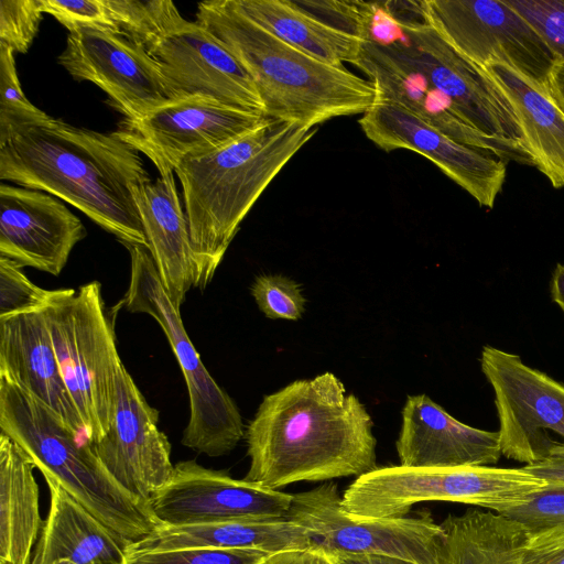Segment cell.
<instances>
[{
	"label": "cell",
	"instance_id": "cell-1",
	"mask_svg": "<svg viewBox=\"0 0 564 564\" xmlns=\"http://www.w3.org/2000/svg\"><path fill=\"white\" fill-rule=\"evenodd\" d=\"M373 422L332 372L268 394L250 421L243 479L275 489L361 476L376 467Z\"/></svg>",
	"mask_w": 564,
	"mask_h": 564
},
{
	"label": "cell",
	"instance_id": "cell-2",
	"mask_svg": "<svg viewBox=\"0 0 564 564\" xmlns=\"http://www.w3.org/2000/svg\"><path fill=\"white\" fill-rule=\"evenodd\" d=\"M0 180L58 197L121 243L148 248L135 193L151 178L116 132L54 118L23 129L0 145Z\"/></svg>",
	"mask_w": 564,
	"mask_h": 564
},
{
	"label": "cell",
	"instance_id": "cell-3",
	"mask_svg": "<svg viewBox=\"0 0 564 564\" xmlns=\"http://www.w3.org/2000/svg\"><path fill=\"white\" fill-rule=\"evenodd\" d=\"M316 131L317 127L271 119L176 166L194 254V288L209 284L248 212Z\"/></svg>",
	"mask_w": 564,
	"mask_h": 564
},
{
	"label": "cell",
	"instance_id": "cell-4",
	"mask_svg": "<svg viewBox=\"0 0 564 564\" xmlns=\"http://www.w3.org/2000/svg\"><path fill=\"white\" fill-rule=\"evenodd\" d=\"M196 17L247 70L263 113L272 119L316 128L336 117L362 115L375 104L369 80L290 46L229 0L200 2Z\"/></svg>",
	"mask_w": 564,
	"mask_h": 564
},
{
	"label": "cell",
	"instance_id": "cell-5",
	"mask_svg": "<svg viewBox=\"0 0 564 564\" xmlns=\"http://www.w3.org/2000/svg\"><path fill=\"white\" fill-rule=\"evenodd\" d=\"M0 430L52 479L105 524L133 542L162 523L150 502L128 492L108 473L89 442L79 441L44 404L0 377Z\"/></svg>",
	"mask_w": 564,
	"mask_h": 564
},
{
	"label": "cell",
	"instance_id": "cell-6",
	"mask_svg": "<svg viewBox=\"0 0 564 564\" xmlns=\"http://www.w3.org/2000/svg\"><path fill=\"white\" fill-rule=\"evenodd\" d=\"M67 390L89 443L109 430L123 364L106 314L101 285L93 281L78 290H53L43 308Z\"/></svg>",
	"mask_w": 564,
	"mask_h": 564
},
{
	"label": "cell",
	"instance_id": "cell-7",
	"mask_svg": "<svg viewBox=\"0 0 564 564\" xmlns=\"http://www.w3.org/2000/svg\"><path fill=\"white\" fill-rule=\"evenodd\" d=\"M546 482L520 468L387 466L356 478L341 496L345 512L364 518L405 517L420 502L475 505L499 512L522 503Z\"/></svg>",
	"mask_w": 564,
	"mask_h": 564
},
{
	"label": "cell",
	"instance_id": "cell-8",
	"mask_svg": "<svg viewBox=\"0 0 564 564\" xmlns=\"http://www.w3.org/2000/svg\"><path fill=\"white\" fill-rule=\"evenodd\" d=\"M130 254V280L123 297L131 313L152 316L161 326L184 376L189 398V420L182 444L195 452L218 457L231 452L243 436L240 412L207 371L192 344L180 310L171 302L149 249L122 243Z\"/></svg>",
	"mask_w": 564,
	"mask_h": 564
},
{
	"label": "cell",
	"instance_id": "cell-9",
	"mask_svg": "<svg viewBox=\"0 0 564 564\" xmlns=\"http://www.w3.org/2000/svg\"><path fill=\"white\" fill-rule=\"evenodd\" d=\"M286 519L307 531L311 547L330 556L381 555L445 564V532L429 511L381 519L352 516L343 510L335 482L293 495Z\"/></svg>",
	"mask_w": 564,
	"mask_h": 564
},
{
	"label": "cell",
	"instance_id": "cell-10",
	"mask_svg": "<svg viewBox=\"0 0 564 564\" xmlns=\"http://www.w3.org/2000/svg\"><path fill=\"white\" fill-rule=\"evenodd\" d=\"M395 24L401 36L388 41L447 99L455 115L508 150L516 162L534 166L509 101L485 69L457 53L425 22Z\"/></svg>",
	"mask_w": 564,
	"mask_h": 564
},
{
	"label": "cell",
	"instance_id": "cell-11",
	"mask_svg": "<svg viewBox=\"0 0 564 564\" xmlns=\"http://www.w3.org/2000/svg\"><path fill=\"white\" fill-rule=\"evenodd\" d=\"M426 24L484 68L505 64L547 90L555 61L534 29L505 0L422 1Z\"/></svg>",
	"mask_w": 564,
	"mask_h": 564
},
{
	"label": "cell",
	"instance_id": "cell-12",
	"mask_svg": "<svg viewBox=\"0 0 564 564\" xmlns=\"http://www.w3.org/2000/svg\"><path fill=\"white\" fill-rule=\"evenodd\" d=\"M481 371L495 393L502 456L524 465L546 458L564 440V383L525 365L519 355L484 346Z\"/></svg>",
	"mask_w": 564,
	"mask_h": 564
},
{
	"label": "cell",
	"instance_id": "cell-13",
	"mask_svg": "<svg viewBox=\"0 0 564 564\" xmlns=\"http://www.w3.org/2000/svg\"><path fill=\"white\" fill-rule=\"evenodd\" d=\"M271 119L203 96H186L141 118L124 119L115 132L164 176L174 173L184 159L225 147Z\"/></svg>",
	"mask_w": 564,
	"mask_h": 564
},
{
	"label": "cell",
	"instance_id": "cell-14",
	"mask_svg": "<svg viewBox=\"0 0 564 564\" xmlns=\"http://www.w3.org/2000/svg\"><path fill=\"white\" fill-rule=\"evenodd\" d=\"M58 64L74 79L102 89L126 119L141 118L178 98L159 63L121 32L91 28L69 32Z\"/></svg>",
	"mask_w": 564,
	"mask_h": 564
},
{
	"label": "cell",
	"instance_id": "cell-15",
	"mask_svg": "<svg viewBox=\"0 0 564 564\" xmlns=\"http://www.w3.org/2000/svg\"><path fill=\"white\" fill-rule=\"evenodd\" d=\"M293 495L235 479L195 460L174 465L170 481L150 499L162 525L286 518Z\"/></svg>",
	"mask_w": 564,
	"mask_h": 564
},
{
	"label": "cell",
	"instance_id": "cell-16",
	"mask_svg": "<svg viewBox=\"0 0 564 564\" xmlns=\"http://www.w3.org/2000/svg\"><path fill=\"white\" fill-rule=\"evenodd\" d=\"M358 123L366 137L389 152L406 149L432 161L476 202L492 208L506 180V162L492 153L454 140L409 110L375 102Z\"/></svg>",
	"mask_w": 564,
	"mask_h": 564
},
{
	"label": "cell",
	"instance_id": "cell-17",
	"mask_svg": "<svg viewBox=\"0 0 564 564\" xmlns=\"http://www.w3.org/2000/svg\"><path fill=\"white\" fill-rule=\"evenodd\" d=\"M108 473L132 496L150 501L172 478L171 444L152 408L122 364L107 433L89 443Z\"/></svg>",
	"mask_w": 564,
	"mask_h": 564
},
{
	"label": "cell",
	"instance_id": "cell-18",
	"mask_svg": "<svg viewBox=\"0 0 564 564\" xmlns=\"http://www.w3.org/2000/svg\"><path fill=\"white\" fill-rule=\"evenodd\" d=\"M149 53L159 63L178 98L203 96L227 106L263 113L262 102L247 70L199 23L186 21Z\"/></svg>",
	"mask_w": 564,
	"mask_h": 564
},
{
	"label": "cell",
	"instance_id": "cell-19",
	"mask_svg": "<svg viewBox=\"0 0 564 564\" xmlns=\"http://www.w3.org/2000/svg\"><path fill=\"white\" fill-rule=\"evenodd\" d=\"M87 231L55 196L42 191L0 185V256L20 267L58 275Z\"/></svg>",
	"mask_w": 564,
	"mask_h": 564
},
{
	"label": "cell",
	"instance_id": "cell-20",
	"mask_svg": "<svg viewBox=\"0 0 564 564\" xmlns=\"http://www.w3.org/2000/svg\"><path fill=\"white\" fill-rule=\"evenodd\" d=\"M369 78L375 102L398 105L454 140L488 151L502 161H516L500 144L482 137L462 121L451 104L404 58L391 41H361L352 63Z\"/></svg>",
	"mask_w": 564,
	"mask_h": 564
},
{
	"label": "cell",
	"instance_id": "cell-21",
	"mask_svg": "<svg viewBox=\"0 0 564 564\" xmlns=\"http://www.w3.org/2000/svg\"><path fill=\"white\" fill-rule=\"evenodd\" d=\"M395 447L401 466L419 468L489 466L502 455L498 431L459 422L426 394L408 397Z\"/></svg>",
	"mask_w": 564,
	"mask_h": 564
},
{
	"label": "cell",
	"instance_id": "cell-22",
	"mask_svg": "<svg viewBox=\"0 0 564 564\" xmlns=\"http://www.w3.org/2000/svg\"><path fill=\"white\" fill-rule=\"evenodd\" d=\"M0 377L48 408L75 434L85 435L43 310L0 318Z\"/></svg>",
	"mask_w": 564,
	"mask_h": 564
},
{
	"label": "cell",
	"instance_id": "cell-23",
	"mask_svg": "<svg viewBox=\"0 0 564 564\" xmlns=\"http://www.w3.org/2000/svg\"><path fill=\"white\" fill-rule=\"evenodd\" d=\"M135 200L160 280L180 310L194 286L195 263L174 173L144 183L135 193Z\"/></svg>",
	"mask_w": 564,
	"mask_h": 564
},
{
	"label": "cell",
	"instance_id": "cell-24",
	"mask_svg": "<svg viewBox=\"0 0 564 564\" xmlns=\"http://www.w3.org/2000/svg\"><path fill=\"white\" fill-rule=\"evenodd\" d=\"M45 480L50 490V510L37 542L42 564L57 560L74 564H127L133 541L96 518L58 482Z\"/></svg>",
	"mask_w": 564,
	"mask_h": 564
},
{
	"label": "cell",
	"instance_id": "cell-25",
	"mask_svg": "<svg viewBox=\"0 0 564 564\" xmlns=\"http://www.w3.org/2000/svg\"><path fill=\"white\" fill-rule=\"evenodd\" d=\"M186 547L248 549L269 555L311 547L307 531L283 519H246L189 525H162L133 542L129 551L149 552Z\"/></svg>",
	"mask_w": 564,
	"mask_h": 564
},
{
	"label": "cell",
	"instance_id": "cell-26",
	"mask_svg": "<svg viewBox=\"0 0 564 564\" xmlns=\"http://www.w3.org/2000/svg\"><path fill=\"white\" fill-rule=\"evenodd\" d=\"M485 72L509 101L533 165L554 188L564 187V113L549 91L513 68L489 64Z\"/></svg>",
	"mask_w": 564,
	"mask_h": 564
},
{
	"label": "cell",
	"instance_id": "cell-27",
	"mask_svg": "<svg viewBox=\"0 0 564 564\" xmlns=\"http://www.w3.org/2000/svg\"><path fill=\"white\" fill-rule=\"evenodd\" d=\"M35 466L23 449L0 432V564H30L43 529Z\"/></svg>",
	"mask_w": 564,
	"mask_h": 564
},
{
	"label": "cell",
	"instance_id": "cell-28",
	"mask_svg": "<svg viewBox=\"0 0 564 564\" xmlns=\"http://www.w3.org/2000/svg\"><path fill=\"white\" fill-rule=\"evenodd\" d=\"M250 21L290 46L324 63L343 66L358 57L361 40L325 25L289 0H229Z\"/></svg>",
	"mask_w": 564,
	"mask_h": 564
},
{
	"label": "cell",
	"instance_id": "cell-29",
	"mask_svg": "<svg viewBox=\"0 0 564 564\" xmlns=\"http://www.w3.org/2000/svg\"><path fill=\"white\" fill-rule=\"evenodd\" d=\"M441 527L445 564H522L529 532L506 516L469 509L448 514Z\"/></svg>",
	"mask_w": 564,
	"mask_h": 564
},
{
	"label": "cell",
	"instance_id": "cell-30",
	"mask_svg": "<svg viewBox=\"0 0 564 564\" xmlns=\"http://www.w3.org/2000/svg\"><path fill=\"white\" fill-rule=\"evenodd\" d=\"M120 32L148 52L186 20L170 0H106Z\"/></svg>",
	"mask_w": 564,
	"mask_h": 564
},
{
	"label": "cell",
	"instance_id": "cell-31",
	"mask_svg": "<svg viewBox=\"0 0 564 564\" xmlns=\"http://www.w3.org/2000/svg\"><path fill=\"white\" fill-rule=\"evenodd\" d=\"M52 119L25 97L18 77L14 52L0 44V145L21 130Z\"/></svg>",
	"mask_w": 564,
	"mask_h": 564
},
{
	"label": "cell",
	"instance_id": "cell-32",
	"mask_svg": "<svg viewBox=\"0 0 564 564\" xmlns=\"http://www.w3.org/2000/svg\"><path fill=\"white\" fill-rule=\"evenodd\" d=\"M325 25L365 41L369 37L377 2L348 0H289Z\"/></svg>",
	"mask_w": 564,
	"mask_h": 564
},
{
	"label": "cell",
	"instance_id": "cell-33",
	"mask_svg": "<svg viewBox=\"0 0 564 564\" xmlns=\"http://www.w3.org/2000/svg\"><path fill=\"white\" fill-rule=\"evenodd\" d=\"M269 554L248 549L186 547L167 551L128 550L127 564H262Z\"/></svg>",
	"mask_w": 564,
	"mask_h": 564
},
{
	"label": "cell",
	"instance_id": "cell-34",
	"mask_svg": "<svg viewBox=\"0 0 564 564\" xmlns=\"http://www.w3.org/2000/svg\"><path fill=\"white\" fill-rule=\"evenodd\" d=\"M22 267L0 256V318L43 310L53 291L34 284Z\"/></svg>",
	"mask_w": 564,
	"mask_h": 564
},
{
	"label": "cell",
	"instance_id": "cell-35",
	"mask_svg": "<svg viewBox=\"0 0 564 564\" xmlns=\"http://www.w3.org/2000/svg\"><path fill=\"white\" fill-rule=\"evenodd\" d=\"M497 513L519 522L529 533L564 527V484H545L522 503Z\"/></svg>",
	"mask_w": 564,
	"mask_h": 564
},
{
	"label": "cell",
	"instance_id": "cell-36",
	"mask_svg": "<svg viewBox=\"0 0 564 564\" xmlns=\"http://www.w3.org/2000/svg\"><path fill=\"white\" fill-rule=\"evenodd\" d=\"M251 294L259 310L272 319L296 321L305 310L300 285L280 274L258 276L251 286Z\"/></svg>",
	"mask_w": 564,
	"mask_h": 564
},
{
	"label": "cell",
	"instance_id": "cell-37",
	"mask_svg": "<svg viewBox=\"0 0 564 564\" xmlns=\"http://www.w3.org/2000/svg\"><path fill=\"white\" fill-rule=\"evenodd\" d=\"M539 34L555 63L564 64V0H505Z\"/></svg>",
	"mask_w": 564,
	"mask_h": 564
},
{
	"label": "cell",
	"instance_id": "cell-38",
	"mask_svg": "<svg viewBox=\"0 0 564 564\" xmlns=\"http://www.w3.org/2000/svg\"><path fill=\"white\" fill-rule=\"evenodd\" d=\"M43 10L40 0L0 1V44L26 53L36 36Z\"/></svg>",
	"mask_w": 564,
	"mask_h": 564
},
{
	"label": "cell",
	"instance_id": "cell-39",
	"mask_svg": "<svg viewBox=\"0 0 564 564\" xmlns=\"http://www.w3.org/2000/svg\"><path fill=\"white\" fill-rule=\"evenodd\" d=\"M43 12L53 15L69 32L91 28L120 32L106 0H40Z\"/></svg>",
	"mask_w": 564,
	"mask_h": 564
},
{
	"label": "cell",
	"instance_id": "cell-40",
	"mask_svg": "<svg viewBox=\"0 0 564 564\" xmlns=\"http://www.w3.org/2000/svg\"><path fill=\"white\" fill-rule=\"evenodd\" d=\"M522 564H564V527L529 533Z\"/></svg>",
	"mask_w": 564,
	"mask_h": 564
},
{
	"label": "cell",
	"instance_id": "cell-41",
	"mask_svg": "<svg viewBox=\"0 0 564 564\" xmlns=\"http://www.w3.org/2000/svg\"><path fill=\"white\" fill-rule=\"evenodd\" d=\"M546 484H564V443H558L541 462L522 467Z\"/></svg>",
	"mask_w": 564,
	"mask_h": 564
},
{
	"label": "cell",
	"instance_id": "cell-42",
	"mask_svg": "<svg viewBox=\"0 0 564 564\" xmlns=\"http://www.w3.org/2000/svg\"><path fill=\"white\" fill-rule=\"evenodd\" d=\"M262 564H337L327 553L308 547L269 555Z\"/></svg>",
	"mask_w": 564,
	"mask_h": 564
},
{
	"label": "cell",
	"instance_id": "cell-43",
	"mask_svg": "<svg viewBox=\"0 0 564 564\" xmlns=\"http://www.w3.org/2000/svg\"><path fill=\"white\" fill-rule=\"evenodd\" d=\"M547 91L564 113V64H554L549 76Z\"/></svg>",
	"mask_w": 564,
	"mask_h": 564
},
{
	"label": "cell",
	"instance_id": "cell-44",
	"mask_svg": "<svg viewBox=\"0 0 564 564\" xmlns=\"http://www.w3.org/2000/svg\"><path fill=\"white\" fill-rule=\"evenodd\" d=\"M337 564H416L398 557L381 555L333 556Z\"/></svg>",
	"mask_w": 564,
	"mask_h": 564
},
{
	"label": "cell",
	"instance_id": "cell-45",
	"mask_svg": "<svg viewBox=\"0 0 564 564\" xmlns=\"http://www.w3.org/2000/svg\"><path fill=\"white\" fill-rule=\"evenodd\" d=\"M551 297L564 313V264L557 263L550 283Z\"/></svg>",
	"mask_w": 564,
	"mask_h": 564
},
{
	"label": "cell",
	"instance_id": "cell-46",
	"mask_svg": "<svg viewBox=\"0 0 564 564\" xmlns=\"http://www.w3.org/2000/svg\"><path fill=\"white\" fill-rule=\"evenodd\" d=\"M30 564H42V552L39 543L36 545L35 554Z\"/></svg>",
	"mask_w": 564,
	"mask_h": 564
},
{
	"label": "cell",
	"instance_id": "cell-47",
	"mask_svg": "<svg viewBox=\"0 0 564 564\" xmlns=\"http://www.w3.org/2000/svg\"><path fill=\"white\" fill-rule=\"evenodd\" d=\"M52 564H74V563L68 560H57Z\"/></svg>",
	"mask_w": 564,
	"mask_h": 564
}]
</instances>
